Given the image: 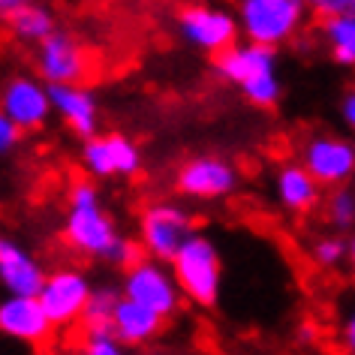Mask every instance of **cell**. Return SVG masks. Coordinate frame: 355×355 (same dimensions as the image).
Returning a JSON list of instances; mask_svg holds the SVG:
<instances>
[{
    "label": "cell",
    "mask_w": 355,
    "mask_h": 355,
    "mask_svg": "<svg viewBox=\"0 0 355 355\" xmlns=\"http://www.w3.org/2000/svg\"><path fill=\"white\" fill-rule=\"evenodd\" d=\"M64 238L69 250L87 259L109 262L112 250L121 241V232L114 226L112 214L103 208L100 193L91 181H76L67 196V220H64Z\"/></svg>",
    "instance_id": "obj_1"
},
{
    "label": "cell",
    "mask_w": 355,
    "mask_h": 355,
    "mask_svg": "<svg viewBox=\"0 0 355 355\" xmlns=\"http://www.w3.org/2000/svg\"><path fill=\"white\" fill-rule=\"evenodd\" d=\"M172 271L181 283L184 295L196 307H214L223 286V262H220L217 244L208 235L193 232L181 250L172 256Z\"/></svg>",
    "instance_id": "obj_2"
},
{
    "label": "cell",
    "mask_w": 355,
    "mask_h": 355,
    "mask_svg": "<svg viewBox=\"0 0 355 355\" xmlns=\"http://www.w3.org/2000/svg\"><path fill=\"white\" fill-rule=\"evenodd\" d=\"M235 15L244 40L280 49L301 31L307 6L301 0H238Z\"/></svg>",
    "instance_id": "obj_3"
},
{
    "label": "cell",
    "mask_w": 355,
    "mask_h": 355,
    "mask_svg": "<svg viewBox=\"0 0 355 355\" xmlns=\"http://www.w3.org/2000/svg\"><path fill=\"white\" fill-rule=\"evenodd\" d=\"M123 295L139 301V304H145L150 310H157L159 316H175L178 310H181V301L187 298L181 289V283H178L172 265L163 262V259H154V256H148V259H139L136 265H130L127 271H123V283H121Z\"/></svg>",
    "instance_id": "obj_4"
},
{
    "label": "cell",
    "mask_w": 355,
    "mask_h": 355,
    "mask_svg": "<svg viewBox=\"0 0 355 355\" xmlns=\"http://www.w3.org/2000/svg\"><path fill=\"white\" fill-rule=\"evenodd\" d=\"M196 232L193 214L178 202H150L139 214V244L154 259L172 262V256L181 250V244Z\"/></svg>",
    "instance_id": "obj_5"
},
{
    "label": "cell",
    "mask_w": 355,
    "mask_h": 355,
    "mask_svg": "<svg viewBox=\"0 0 355 355\" xmlns=\"http://www.w3.org/2000/svg\"><path fill=\"white\" fill-rule=\"evenodd\" d=\"M178 33L187 46L205 51V55H220L229 46L238 42L241 24L238 15H232L223 6L214 3H187L178 12Z\"/></svg>",
    "instance_id": "obj_6"
},
{
    "label": "cell",
    "mask_w": 355,
    "mask_h": 355,
    "mask_svg": "<svg viewBox=\"0 0 355 355\" xmlns=\"http://www.w3.org/2000/svg\"><path fill=\"white\" fill-rule=\"evenodd\" d=\"M175 190L193 202H217L238 190V168L217 154L190 157L178 168Z\"/></svg>",
    "instance_id": "obj_7"
},
{
    "label": "cell",
    "mask_w": 355,
    "mask_h": 355,
    "mask_svg": "<svg viewBox=\"0 0 355 355\" xmlns=\"http://www.w3.org/2000/svg\"><path fill=\"white\" fill-rule=\"evenodd\" d=\"M91 280L78 268H60L46 277V286L40 292V301L46 307L55 328H73L85 319L87 298H91Z\"/></svg>",
    "instance_id": "obj_8"
},
{
    "label": "cell",
    "mask_w": 355,
    "mask_h": 355,
    "mask_svg": "<svg viewBox=\"0 0 355 355\" xmlns=\"http://www.w3.org/2000/svg\"><path fill=\"white\" fill-rule=\"evenodd\" d=\"M82 166L91 178H132L141 168V150L123 132H96L85 139Z\"/></svg>",
    "instance_id": "obj_9"
},
{
    "label": "cell",
    "mask_w": 355,
    "mask_h": 355,
    "mask_svg": "<svg viewBox=\"0 0 355 355\" xmlns=\"http://www.w3.org/2000/svg\"><path fill=\"white\" fill-rule=\"evenodd\" d=\"M55 331L40 295H6L0 301V334L21 346H46Z\"/></svg>",
    "instance_id": "obj_10"
},
{
    "label": "cell",
    "mask_w": 355,
    "mask_h": 355,
    "mask_svg": "<svg viewBox=\"0 0 355 355\" xmlns=\"http://www.w3.org/2000/svg\"><path fill=\"white\" fill-rule=\"evenodd\" d=\"M301 163L322 187H340L355 175V145L340 136H313L301 148Z\"/></svg>",
    "instance_id": "obj_11"
},
{
    "label": "cell",
    "mask_w": 355,
    "mask_h": 355,
    "mask_svg": "<svg viewBox=\"0 0 355 355\" xmlns=\"http://www.w3.org/2000/svg\"><path fill=\"white\" fill-rule=\"evenodd\" d=\"M37 73L46 85H76L87 76V55L73 33L55 31L37 46Z\"/></svg>",
    "instance_id": "obj_12"
},
{
    "label": "cell",
    "mask_w": 355,
    "mask_h": 355,
    "mask_svg": "<svg viewBox=\"0 0 355 355\" xmlns=\"http://www.w3.org/2000/svg\"><path fill=\"white\" fill-rule=\"evenodd\" d=\"M0 105H3L6 118H12L24 132L40 130L42 123L49 121V114L55 112L49 85L42 82V78H33V76H12L3 87Z\"/></svg>",
    "instance_id": "obj_13"
},
{
    "label": "cell",
    "mask_w": 355,
    "mask_h": 355,
    "mask_svg": "<svg viewBox=\"0 0 355 355\" xmlns=\"http://www.w3.org/2000/svg\"><path fill=\"white\" fill-rule=\"evenodd\" d=\"M214 69L223 82L244 87L247 82H253L265 73H277V49L253 40L235 42V46H229L214 58Z\"/></svg>",
    "instance_id": "obj_14"
},
{
    "label": "cell",
    "mask_w": 355,
    "mask_h": 355,
    "mask_svg": "<svg viewBox=\"0 0 355 355\" xmlns=\"http://www.w3.org/2000/svg\"><path fill=\"white\" fill-rule=\"evenodd\" d=\"M46 277V268L28 247L12 238L0 241V286L6 289V295H40Z\"/></svg>",
    "instance_id": "obj_15"
},
{
    "label": "cell",
    "mask_w": 355,
    "mask_h": 355,
    "mask_svg": "<svg viewBox=\"0 0 355 355\" xmlns=\"http://www.w3.org/2000/svg\"><path fill=\"white\" fill-rule=\"evenodd\" d=\"M51 91V105H55V114L67 123L76 136L91 139L100 130V105H96V96L82 85H49Z\"/></svg>",
    "instance_id": "obj_16"
},
{
    "label": "cell",
    "mask_w": 355,
    "mask_h": 355,
    "mask_svg": "<svg viewBox=\"0 0 355 355\" xmlns=\"http://www.w3.org/2000/svg\"><path fill=\"white\" fill-rule=\"evenodd\" d=\"M319 187L322 184L310 175L304 163H286L274 175V199L289 214H310L319 205Z\"/></svg>",
    "instance_id": "obj_17"
},
{
    "label": "cell",
    "mask_w": 355,
    "mask_h": 355,
    "mask_svg": "<svg viewBox=\"0 0 355 355\" xmlns=\"http://www.w3.org/2000/svg\"><path fill=\"white\" fill-rule=\"evenodd\" d=\"M166 316H159L157 310H150L139 301H132L127 295H121L118 307L112 313V325L114 334L121 337V343L127 349H136V346H148L150 340H157L159 331H163Z\"/></svg>",
    "instance_id": "obj_18"
},
{
    "label": "cell",
    "mask_w": 355,
    "mask_h": 355,
    "mask_svg": "<svg viewBox=\"0 0 355 355\" xmlns=\"http://www.w3.org/2000/svg\"><path fill=\"white\" fill-rule=\"evenodd\" d=\"M6 31H10L12 40L24 42V46H40L42 40L58 31V21L46 3L31 0V3H21L12 12H6Z\"/></svg>",
    "instance_id": "obj_19"
},
{
    "label": "cell",
    "mask_w": 355,
    "mask_h": 355,
    "mask_svg": "<svg viewBox=\"0 0 355 355\" xmlns=\"http://www.w3.org/2000/svg\"><path fill=\"white\" fill-rule=\"evenodd\" d=\"M322 33H325V42H328L334 64L355 67V12L325 15Z\"/></svg>",
    "instance_id": "obj_20"
},
{
    "label": "cell",
    "mask_w": 355,
    "mask_h": 355,
    "mask_svg": "<svg viewBox=\"0 0 355 355\" xmlns=\"http://www.w3.org/2000/svg\"><path fill=\"white\" fill-rule=\"evenodd\" d=\"M127 346L121 343V337L114 334L112 322H100V325H82V352L87 355H118Z\"/></svg>",
    "instance_id": "obj_21"
},
{
    "label": "cell",
    "mask_w": 355,
    "mask_h": 355,
    "mask_svg": "<svg viewBox=\"0 0 355 355\" xmlns=\"http://www.w3.org/2000/svg\"><path fill=\"white\" fill-rule=\"evenodd\" d=\"M121 295H123V289H114V286H109V283H103V286H94L91 289V298H87V310H85L82 325L112 322V313H114V307H118Z\"/></svg>",
    "instance_id": "obj_22"
},
{
    "label": "cell",
    "mask_w": 355,
    "mask_h": 355,
    "mask_svg": "<svg viewBox=\"0 0 355 355\" xmlns=\"http://www.w3.org/2000/svg\"><path fill=\"white\" fill-rule=\"evenodd\" d=\"M325 217H328V223L334 229H340V232L355 229V190L343 187V184L334 187V193L325 202Z\"/></svg>",
    "instance_id": "obj_23"
},
{
    "label": "cell",
    "mask_w": 355,
    "mask_h": 355,
    "mask_svg": "<svg viewBox=\"0 0 355 355\" xmlns=\"http://www.w3.org/2000/svg\"><path fill=\"white\" fill-rule=\"evenodd\" d=\"M238 91H241L244 100L256 105V109H274V105L280 103L283 85H280L277 73H265L259 78H253V82H247L244 87H238Z\"/></svg>",
    "instance_id": "obj_24"
},
{
    "label": "cell",
    "mask_w": 355,
    "mask_h": 355,
    "mask_svg": "<svg viewBox=\"0 0 355 355\" xmlns=\"http://www.w3.org/2000/svg\"><path fill=\"white\" fill-rule=\"evenodd\" d=\"M310 256H313V262L319 268H328V271L340 268L343 262H349V241L340 235H322V238H316Z\"/></svg>",
    "instance_id": "obj_25"
},
{
    "label": "cell",
    "mask_w": 355,
    "mask_h": 355,
    "mask_svg": "<svg viewBox=\"0 0 355 355\" xmlns=\"http://www.w3.org/2000/svg\"><path fill=\"white\" fill-rule=\"evenodd\" d=\"M337 343L343 346L346 352L355 355V301L343 307L340 322H337Z\"/></svg>",
    "instance_id": "obj_26"
},
{
    "label": "cell",
    "mask_w": 355,
    "mask_h": 355,
    "mask_svg": "<svg viewBox=\"0 0 355 355\" xmlns=\"http://www.w3.org/2000/svg\"><path fill=\"white\" fill-rule=\"evenodd\" d=\"M21 127L15 123L12 118H6V114H0V154H12V148H19V139H21Z\"/></svg>",
    "instance_id": "obj_27"
},
{
    "label": "cell",
    "mask_w": 355,
    "mask_h": 355,
    "mask_svg": "<svg viewBox=\"0 0 355 355\" xmlns=\"http://www.w3.org/2000/svg\"><path fill=\"white\" fill-rule=\"evenodd\" d=\"M340 118H343L346 127H349V130L355 132V87H352V91L340 100Z\"/></svg>",
    "instance_id": "obj_28"
},
{
    "label": "cell",
    "mask_w": 355,
    "mask_h": 355,
    "mask_svg": "<svg viewBox=\"0 0 355 355\" xmlns=\"http://www.w3.org/2000/svg\"><path fill=\"white\" fill-rule=\"evenodd\" d=\"M334 12H355V10H352V0H331L325 15H334Z\"/></svg>",
    "instance_id": "obj_29"
},
{
    "label": "cell",
    "mask_w": 355,
    "mask_h": 355,
    "mask_svg": "<svg viewBox=\"0 0 355 355\" xmlns=\"http://www.w3.org/2000/svg\"><path fill=\"white\" fill-rule=\"evenodd\" d=\"M301 3L307 6V10H313V12H328V3H331V0H301Z\"/></svg>",
    "instance_id": "obj_30"
},
{
    "label": "cell",
    "mask_w": 355,
    "mask_h": 355,
    "mask_svg": "<svg viewBox=\"0 0 355 355\" xmlns=\"http://www.w3.org/2000/svg\"><path fill=\"white\" fill-rule=\"evenodd\" d=\"M21 3H31V0H0V12H12L15 6H21Z\"/></svg>",
    "instance_id": "obj_31"
},
{
    "label": "cell",
    "mask_w": 355,
    "mask_h": 355,
    "mask_svg": "<svg viewBox=\"0 0 355 355\" xmlns=\"http://www.w3.org/2000/svg\"><path fill=\"white\" fill-rule=\"evenodd\" d=\"M352 268V277H355V229H352V238H349V262H346Z\"/></svg>",
    "instance_id": "obj_32"
},
{
    "label": "cell",
    "mask_w": 355,
    "mask_h": 355,
    "mask_svg": "<svg viewBox=\"0 0 355 355\" xmlns=\"http://www.w3.org/2000/svg\"><path fill=\"white\" fill-rule=\"evenodd\" d=\"M352 10H355V0H352Z\"/></svg>",
    "instance_id": "obj_33"
}]
</instances>
